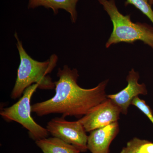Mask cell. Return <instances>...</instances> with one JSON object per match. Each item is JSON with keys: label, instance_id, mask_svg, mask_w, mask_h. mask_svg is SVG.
Masks as SVG:
<instances>
[{"label": "cell", "instance_id": "cell-2", "mask_svg": "<svg viewBox=\"0 0 153 153\" xmlns=\"http://www.w3.org/2000/svg\"><path fill=\"white\" fill-rule=\"evenodd\" d=\"M17 48L20 58L16 83L11 94L12 99L21 97L26 88L34 84H38V88L52 90L55 88V82L48 75L57 65L58 57L53 54L43 62L34 60L28 55L23 47L16 33Z\"/></svg>", "mask_w": 153, "mask_h": 153}, {"label": "cell", "instance_id": "cell-14", "mask_svg": "<svg viewBox=\"0 0 153 153\" xmlns=\"http://www.w3.org/2000/svg\"><path fill=\"white\" fill-rule=\"evenodd\" d=\"M149 3L151 6H153V0H149Z\"/></svg>", "mask_w": 153, "mask_h": 153}, {"label": "cell", "instance_id": "cell-11", "mask_svg": "<svg viewBox=\"0 0 153 153\" xmlns=\"http://www.w3.org/2000/svg\"><path fill=\"white\" fill-rule=\"evenodd\" d=\"M120 153H153V142L135 137L127 143Z\"/></svg>", "mask_w": 153, "mask_h": 153}, {"label": "cell", "instance_id": "cell-9", "mask_svg": "<svg viewBox=\"0 0 153 153\" xmlns=\"http://www.w3.org/2000/svg\"><path fill=\"white\" fill-rule=\"evenodd\" d=\"M79 0H29L28 9L43 7L50 9L57 14L59 10H63L69 14L71 22L75 23L77 18L76 7Z\"/></svg>", "mask_w": 153, "mask_h": 153}, {"label": "cell", "instance_id": "cell-5", "mask_svg": "<svg viewBox=\"0 0 153 153\" xmlns=\"http://www.w3.org/2000/svg\"><path fill=\"white\" fill-rule=\"evenodd\" d=\"M49 134L59 138L66 143L78 148L81 152L88 150V136L82 124L79 120L69 121L65 118L55 117L47 123V128Z\"/></svg>", "mask_w": 153, "mask_h": 153}, {"label": "cell", "instance_id": "cell-6", "mask_svg": "<svg viewBox=\"0 0 153 153\" xmlns=\"http://www.w3.org/2000/svg\"><path fill=\"white\" fill-rule=\"evenodd\" d=\"M121 113L119 108L109 99L102 101L78 120L86 132L118 122Z\"/></svg>", "mask_w": 153, "mask_h": 153}, {"label": "cell", "instance_id": "cell-10", "mask_svg": "<svg viewBox=\"0 0 153 153\" xmlns=\"http://www.w3.org/2000/svg\"><path fill=\"white\" fill-rule=\"evenodd\" d=\"M36 145L44 153H80L78 148L56 137L36 141Z\"/></svg>", "mask_w": 153, "mask_h": 153}, {"label": "cell", "instance_id": "cell-13", "mask_svg": "<svg viewBox=\"0 0 153 153\" xmlns=\"http://www.w3.org/2000/svg\"><path fill=\"white\" fill-rule=\"evenodd\" d=\"M131 105L138 108L149 118L153 124V111L146 101L141 99L139 97H137L132 101Z\"/></svg>", "mask_w": 153, "mask_h": 153}, {"label": "cell", "instance_id": "cell-12", "mask_svg": "<svg viewBox=\"0 0 153 153\" xmlns=\"http://www.w3.org/2000/svg\"><path fill=\"white\" fill-rule=\"evenodd\" d=\"M132 5L146 16L153 25V10L149 0H126L125 5Z\"/></svg>", "mask_w": 153, "mask_h": 153}, {"label": "cell", "instance_id": "cell-1", "mask_svg": "<svg viewBox=\"0 0 153 153\" xmlns=\"http://www.w3.org/2000/svg\"><path fill=\"white\" fill-rule=\"evenodd\" d=\"M58 80L55 81V94L46 101L31 106L32 112L39 117L59 114L62 117H82L107 98L105 89L109 80L102 81L95 87L84 88L77 83L79 75L76 68L65 65L58 68Z\"/></svg>", "mask_w": 153, "mask_h": 153}, {"label": "cell", "instance_id": "cell-4", "mask_svg": "<svg viewBox=\"0 0 153 153\" xmlns=\"http://www.w3.org/2000/svg\"><path fill=\"white\" fill-rule=\"evenodd\" d=\"M38 88V85L36 83L30 85L25 89L19 101L3 108L0 112L5 120L16 122L23 126L28 131L30 137L35 141L47 138L49 134L47 128L37 123L31 116V99Z\"/></svg>", "mask_w": 153, "mask_h": 153}, {"label": "cell", "instance_id": "cell-7", "mask_svg": "<svg viewBox=\"0 0 153 153\" xmlns=\"http://www.w3.org/2000/svg\"><path fill=\"white\" fill-rule=\"evenodd\" d=\"M140 78L139 72L132 68L127 76V86L117 93L107 95L108 98L119 108L122 114H127L129 107L135 97L148 94L146 84L139 82Z\"/></svg>", "mask_w": 153, "mask_h": 153}, {"label": "cell", "instance_id": "cell-8", "mask_svg": "<svg viewBox=\"0 0 153 153\" xmlns=\"http://www.w3.org/2000/svg\"><path fill=\"white\" fill-rule=\"evenodd\" d=\"M119 131L116 122L91 131L88 137V150L91 153H109L111 144Z\"/></svg>", "mask_w": 153, "mask_h": 153}, {"label": "cell", "instance_id": "cell-3", "mask_svg": "<svg viewBox=\"0 0 153 153\" xmlns=\"http://www.w3.org/2000/svg\"><path fill=\"white\" fill-rule=\"evenodd\" d=\"M112 22V33L105 47L121 42L133 44L141 41L153 49V27L146 23H134L130 15H123L118 9L115 0H98Z\"/></svg>", "mask_w": 153, "mask_h": 153}]
</instances>
